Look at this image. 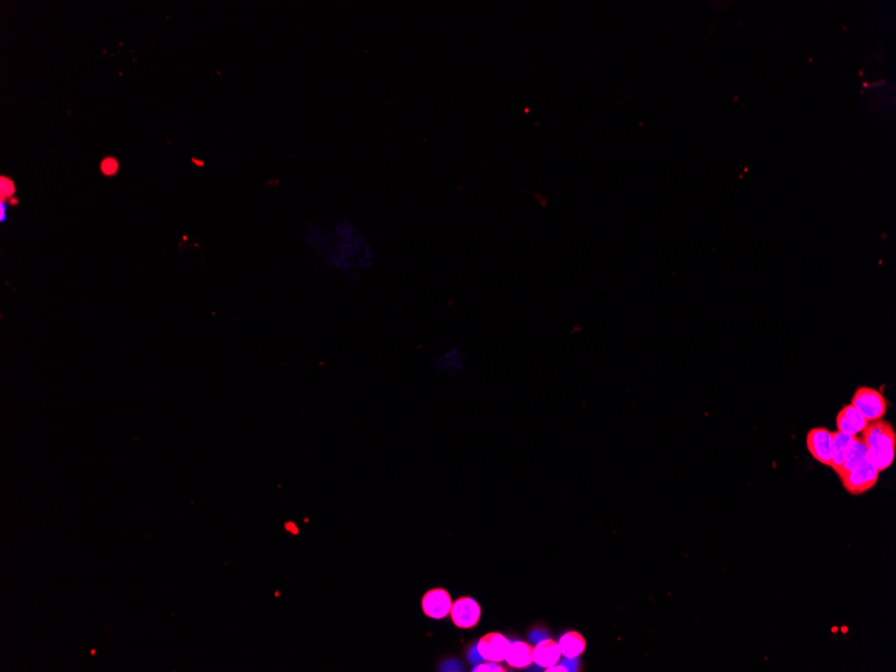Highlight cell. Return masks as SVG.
Here are the masks:
<instances>
[{"label": "cell", "mask_w": 896, "mask_h": 672, "mask_svg": "<svg viewBox=\"0 0 896 672\" xmlns=\"http://www.w3.org/2000/svg\"><path fill=\"white\" fill-rule=\"evenodd\" d=\"M306 243L319 255L323 267L352 282L372 271L377 262L372 236L347 216L310 229Z\"/></svg>", "instance_id": "6da1fadb"}, {"label": "cell", "mask_w": 896, "mask_h": 672, "mask_svg": "<svg viewBox=\"0 0 896 672\" xmlns=\"http://www.w3.org/2000/svg\"><path fill=\"white\" fill-rule=\"evenodd\" d=\"M862 439L866 444L867 459L879 473L892 466L895 459L896 431L891 423L884 420L868 423L862 432Z\"/></svg>", "instance_id": "7a4b0ae2"}, {"label": "cell", "mask_w": 896, "mask_h": 672, "mask_svg": "<svg viewBox=\"0 0 896 672\" xmlns=\"http://www.w3.org/2000/svg\"><path fill=\"white\" fill-rule=\"evenodd\" d=\"M851 404L866 417L868 423L881 420L888 408L884 395L871 387H859L852 396Z\"/></svg>", "instance_id": "3957f363"}, {"label": "cell", "mask_w": 896, "mask_h": 672, "mask_svg": "<svg viewBox=\"0 0 896 672\" xmlns=\"http://www.w3.org/2000/svg\"><path fill=\"white\" fill-rule=\"evenodd\" d=\"M879 473L878 469L866 459L853 470L840 476V481L851 495H862L875 488L879 481Z\"/></svg>", "instance_id": "277c9868"}, {"label": "cell", "mask_w": 896, "mask_h": 672, "mask_svg": "<svg viewBox=\"0 0 896 672\" xmlns=\"http://www.w3.org/2000/svg\"><path fill=\"white\" fill-rule=\"evenodd\" d=\"M834 432L824 427L812 428L806 435V448L810 457L824 466H831Z\"/></svg>", "instance_id": "5b68a950"}, {"label": "cell", "mask_w": 896, "mask_h": 672, "mask_svg": "<svg viewBox=\"0 0 896 672\" xmlns=\"http://www.w3.org/2000/svg\"><path fill=\"white\" fill-rule=\"evenodd\" d=\"M451 619L454 624L459 628H472L481 620L482 610L481 605L471 597H460L455 603H453Z\"/></svg>", "instance_id": "8992f818"}, {"label": "cell", "mask_w": 896, "mask_h": 672, "mask_svg": "<svg viewBox=\"0 0 896 672\" xmlns=\"http://www.w3.org/2000/svg\"><path fill=\"white\" fill-rule=\"evenodd\" d=\"M510 644L511 643L507 640V638L500 632H491L478 642L476 650L482 659L487 661L500 663L502 660H506Z\"/></svg>", "instance_id": "52a82bcc"}, {"label": "cell", "mask_w": 896, "mask_h": 672, "mask_svg": "<svg viewBox=\"0 0 896 672\" xmlns=\"http://www.w3.org/2000/svg\"><path fill=\"white\" fill-rule=\"evenodd\" d=\"M453 600L446 589L435 588L428 591L422 600V610L431 619H444L450 614Z\"/></svg>", "instance_id": "ba28073f"}, {"label": "cell", "mask_w": 896, "mask_h": 672, "mask_svg": "<svg viewBox=\"0 0 896 672\" xmlns=\"http://www.w3.org/2000/svg\"><path fill=\"white\" fill-rule=\"evenodd\" d=\"M466 361H467V356H466V351L462 349V347L456 344H450L441 353H438V356L432 360V367L436 370L454 375V373L462 372L466 368Z\"/></svg>", "instance_id": "9c48e42d"}, {"label": "cell", "mask_w": 896, "mask_h": 672, "mask_svg": "<svg viewBox=\"0 0 896 672\" xmlns=\"http://www.w3.org/2000/svg\"><path fill=\"white\" fill-rule=\"evenodd\" d=\"M868 422L866 417L859 412L852 404H848L840 410L836 416V427L837 431L850 436H859Z\"/></svg>", "instance_id": "30bf717a"}, {"label": "cell", "mask_w": 896, "mask_h": 672, "mask_svg": "<svg viewBox=\"0 0 896 672\" xmlns=\"http://www.w3.org/2000/svg\"><path fill=\"white\" fill-rule=\"evenodd\" d=\"M560 659H561V651H560L559 643L554 642L553 639L545 638L537 643V645L534 647L533 660L537 666L542 668H547L557 664Z\"/></svg>", "instance_id": "8fae6325"}, {"label": "cell", "mask_w": 896, "mask_h": 672, "mask_svg": "<svg viewBox=\"0 0 896 672\" xmlns=\"http://www.w3.org/2000/svg\"><path fill=\"white\" fill-rule=\"evenodd\" d=\"M867 459V447L863 439L859 436H855L852 443L850 444L841 466L836 470L835 473L838 478L843 476L844 473H848L853 470L856 466H859L862 462H864Z\"/></svg>", "instance_id": "7c38bea8"}, {"label": "cell", "mask_w": 896, "mask_h": 672, "mask_svg": "<svg viewBox=\"0 0 896 672\" xmlns=\"http://www.w3.org/2000/svg\"><path fill=\"white\" fill-rule=\"evenodd\" d=\"M533 648L530 644L525 642H514L510 644L506 661L510 667L513 668H526L530 667L534 660H533Z\"/></svg>", "instance_id": "4fadbf2b"}, {"label": "cell", "mask_w": 896, "mask_h": 672, "mask_svg": "<svg viewBox=\"0 0 896 672\" xmlns=\"http://www.w3.org/2000/svg\"><path fill=\"white\" fill-rule=\"evenodd\" d=\"M559 647H560L562 657L566 659H576L584 654L587 648V642H585V638L577 631H569L565 635H562L559 642Z\"/></svg>", "instance_id": "5bb4252c"}, {"label": "cell", "mask_w": 896, "mask_h": 672, "mask_svg": "<svg viewBox=\"0 0 896 672\" xmlns=\"http://www.w3.org/2000/svg\"><path fill=\"white\" fill-rule=\"evenodd\" d=\"M853 438H855V436H850V435L841 434V432H838V431L834 432V439H832V454H831V466H829L834 471H836V470L841 466L843 459H844V455H845V452H847V450H848L850 444L852 443Z\"/></svg>", "instance_id": "9a60e30c"}, {"label": "cell", "mask_w": 896, "mask_h": 672, "mask_svg": "<svg viewBox=\"0 0 896 672\" xmlns=\"http://www.w3.org/2000/svg\"><path fill=\"white\" fill-rule=\"evenodd\" d=\"M14 194H15V184H14V182L11 179L6 177V176H1L0 177V198H1V201L6 203V201L13 199Z\"/></svg>", "instance_id": "2e32d148"}, {"label": "cell", "mask_w": 896, "mask_h": 672, "mask_svg": "<svg viewBox=\"0 0 896 672\" xmlns=\"http://www.w3.org/2000/svg\"><path fill=\"white\" fill-rule=\"evenodd\" d=\"M119 168H120V166H119L117 159H114V157H112V156L105 157V159L101 161V167H100L101 172H102L105 176H109V177H110V176H114V175L119 172Z\"/></svg>", "instance_id": "e0dca14e"}, {"label": "cell", "mask_w": 896, "mask_h": 672, "mask_svg": "<svg viewBox=\"0 0 896 672\" xmlns=\"http://www.w3.org/2000/svg\"><path fill=\"white\" fill-rule=\"evenodd\" d=\"M475 672H503L504 668L498 666L495 661H487V663H481L478 666H475L474 668Z\"/></svg>", "instance_id": "ac0fdd59"}, {"label": "cell", "mask_w": 896, "mask_h": 672, "mask_svg": "<svg viewBox=\"0 0 896 672\" xmlns=\"http://www.w3.org/2000/svg\"><path fill=\"white\" fill-rule=\"evenodd\" d=\"M563 666L568 668V671H576L578 666L577 657L576 659H566L565 657V664Z\"/></svg>", "instance_id": "d6986e66"}, {"label": "cell", "mask_w": 896, "mask_h": 672, "mask_svg": "<svg viewBox=\"0 0 896 672\" xmlns=\"http://www.w3.org/2000/svg\"><path fill=\"white\" fill-rule=\"evenodd\" d=\"M7 220V206L4 201H0V222L4 223Z\"/></svg>", "instance_id": "ffe728a7"}, {"label": "cell", "mask_w": 896, "mask_h": 672, "mask_svg": "<svg viewBox=\"0 0 896 672\" xmlns=\"http://www.w3.org/2000/svg\"><path fill=\"white\" fill-rule=\"evenodd\" d=\"M545 636H547V632H544V631H542L541 633H538V632H533L532 635H530V639L534 640V642L538 643L540 640L545 639Z\"/></svg>", "instance_id": "44dd1931"}, {"label": "cell", "mask_w": 896, "mask_h": 672, "mask_svg": "<svg viewBox=\"0 0 896 672\" xmlns=\"http://www.w3.org/2000/svg\"><path fill=\"white\" fill-rule=\"evenodd\" d=\"M566 671H568V668H566V667H565L563 664H561V666H557V664H554V666H551V667H547V672H566Z\"/></svg>", "instance_id": "7402d4cb"}, {"label": "cell", "mask_w": 896, "mask_h": 672, "mask_svg": "<svg viewBox=\"0 0 896 672\" xmlns=\"http://www.w3.org/2000/svg\"><path fill=\"white\" fill-rule=\"evenodd\" d=\"M469 657H470L471 661H476L478 659H479V660L482 659V657H481V655H479V652H478V650H476V647H474V648L471 650V652L469 654Z\"/></svg>", "instance_id": "603a6c76"}, {"label": "cell", "mask_w": 896, "mask_h": 672, "mask_svg": "<svg viewBox=\"0 0 896 672\" xmlns=\"http://www.w3.org/2000/svg\"><path fill=\"white\" fill-rule=\"evenodd\" d=\"M192 161H194L198 167H203V161H198V160H195V159H192Z\"/></svg>", "instance_id": "cb8c5ba5"}, {"label": "cell", "mask_w": 896, "mask_h": 672, "mask_svg": "<svg viewBox=\"0 0 896 672\" xmlns=\"http://www.w3.org/2000/svg\"><path fill=\"white\" fill-rule=\"evenodd\" d=\"M18 203H19V201H18V199H15V198L8 200V204H18Z\"/></svg>", "instance_id": "d4e9b609"}]
</instances>
